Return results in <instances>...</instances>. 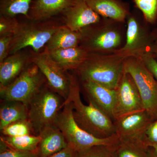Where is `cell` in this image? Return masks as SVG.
I'll list each match as a JSON object with an SVG mask.
<instances>
[{
	"label": "cell",
	"instance_id": "cell-13",
	"mask_svg": "<svg viewBox=\"0 0 157 157\" xmlns=\"http://www.w3.org/2000/svg\"><path fill=\"white\" fill-rule=\"evenodd\" d=\"M71 30L79 31L99 22L102 17L91 9L85 0H73L60 16Z\"/></svg>",
	"mask_w": 157,
	"mask_h": 157
},
{
	"label": "cell",
	"instance_id": "cell-26",
	"mask_svg": "<svg viewBox=\"0 0 157 157\" xmlns=\"http://www.w3.org/2000/svg\"><path fill=\"white\" fill-rule=\"evenodd\" d=\"M148 147L131 142H120L117 149V157H148Z\"/></svg>",
	"mask_w": 157,
	"mask_h": 157
},
{
	"label": "cell",
	"instance_id": "cell-20",
	"mask_svg": "<svg viewBox=\"0 0 157 157\" xmlns=\"http://www.w3.org/2000/svg\"><path fill=\"white\" fill-rule=\"evenodd\" d=\"M81 38L80 31L71 30L65 25L53 34L42 51L48 52L57 49L77 47L80 44Z\"/></svg>",
	"mask_w": 157,
	"mask_h": 157
},
{
	"label": "cell",
	"instance_id": "cell-1",
	"mask_svg": "<svg viewBox=\"0 0 157 157\" xmlns=\"http://www.w3.org/2000/svg\"><path fill=\"white\" fill-rule=\"evenodd\" d=\"M70 93L66 102L70 103L73 109V117L81 128L100 138H105L115 135L113 121L88 99L85 105L80 97V81L76 74L70 73Z\"/></svg>",
	"mask_w": 157,
	"mask_h": 157
},
{
	"label": "cell",
	"instance_id": "cell-6",
	"mask_svg": "<svg viewBox=\"0 0 157 157\" xmlns=\"http://www.w3.org/2000/svg\"><path fill=\"white\" fill-rule=\"evenodd\" d=\"M55 125L63 134L68 146L75 152L81 151L96 145H116L120 143L116 134L107 138H98L81 128L74 119L71 104L65 101Z\"/></svg>",
	"mask_w": 157,
	"mask_h": 157
},
{
	"label": "cell",
	"instance_id": "cell-14",
	"mask_svg": "<svg viewBox=\"0 0 157 157\" xmlns=\"http://www.w3.org/2000/svg\"><path fill=\"white\" fill-rule=\"evenodd\" d=\"M35 52L26 48L9 55L0 63V87L10 84L33 63Z\"/></svg>",
	"mask_w": 157,
	"mask_h": 157
},
{
	"label": "cell",
	"instance_id": "cell-22",
	"mask_svg": "<svg viewBox=\"0 0 157 157\" xmlns=\"http://www.w3.org/2000/svg\"><path fill=\"white\" fill-rule=\"evenodd\" d=\"M0 140L4 141L7 146L11 148L23 151H35L38 150L41 137L39 135H34L17 137L2 135Z\"/></svg>",
	"mask_w": 157,
	"mask_h": 157
},
{
	"label": "cell",
	"instance_id": "cell-28",
	"mask_svg": "<svg viewBox=\"0 0 157 157\" xmlns=\"http://www.w3.org/2000/svg\"><path fill=\"white\" fill-rule=\"evenodd\" d=\"M0 157H39L38 150L23 151L11 148L7 146L4 141L0 140Z\"/></svg>",
	"mask_w": 157,
	"mask_h": 157
},
{
	"label": "cell",
	"instance_id": "cell-9",
	"mask_svg": "<svg viewBox=\"0 0 157 157\" xmlns=\"http://www.w3.org/2000/svg\"><path fill=\"white\" fill-rule=\"evenodd\" d=\"M154 121L145 109L125 116L113 121L116 135L120 142H133L149 147L145 133Z\"/></svg>",
	"mask_w": 157,
	"mask_h": 157
},
{
	"label": "cell",
	"instance_id": "cell-11",
	"mask_svg": "<svg viewBox=\"0 0 157 157\" xmlns=\"http://www.w3.org/2000/svg\"><path fill=\"white\" fill-rule=\"evenodd\" d=\"M33 63L45 76L48 86L66 101L70 93V73L63 70L48 52L43 51L35 53Z\"/></svg>",
	"mask_w": 157,
	"mask_h": 157
},
{
	"label": "cell",
	"instance_id": "cell-18",
	"mask_svg": "<svg viewBox=\"0 0 157 157\" xmlns=\"http://www.w3.org/2000/svg\"><path fill=\"white\" fill-rule=\"evenodd\" d=\"M47 52L63 70L67 72L75 71L77 70L83 63L89 53L80 46L57 49Z\"/></svg>",
	"mask_w": 157,
	"mask_h": 157
},
{
	"label": "cell",
	"instance_id": "cell-35",
	"mask_svg": "<svg viewBox=\"0 0 157 157\" xmlns=\"http://www.w3.org/2000/svg\"><path fill=\"white\" fill-rule=\"evenodd\" d=\"M147 155L148 157H157V153L154 149L151 147H149L147 149Z\"/></svg>",
	"mask_w": 157,
	"mask_h": 157
},
{
	"label": "cell",
	"instance_id": "cell-32",
	"mask_svg": "<svg viewBox=\"0 0 157 157\" xmlns=\"http://www.w3.org/2000/svg\"><path fill=\"white\" fill-rule=\"evenodd\" d=\"M145 141L148 146L150 144H157V120L153 122L147 130Z\"/></svg>",
	"mask_w": 157,
	"mask_h": 157
},
{
	"label": "cell",
	"instance_id": "cell-25",
	"mask_svg": "<svg viewBox=\"0 0 157 157\" xmlns=\"http://www.w3.org/2000/svg\"><path fill=\"white\" fill-rule=\"evenodd\" d=\"M2 135L8 137H17L34 135L33 127L28 119L22 120L12 123L1 130Z\"/></svg>",
	"mask_w": 157,
	"mask_h": 157
},
{
	"label": "cell",
	"instance_id": "cell-27",
	"mask_svg": "<svg viewBox=\"0 0 157 157\" xmlns=\"http://www.w3.org/2000/svg\"><path fill=\"white\" fill-rule=\"evenodd\" d=\"M134 2L147 22L153 24L156 22L157 0H134Z\"/></svg>",
	"mask_w": 157,
	"mask_h": 157
},
{
	"label": "cell",
	"instance_id": "cell-7",
	"mask_svg": "<svg viewBox=\"0 0 157 157\" xmlns=\"http://www.w3.org/2000/svg\"><path fill=\"white\" fill-rule=\"evenodd\" d=\"M46 83L45 76L33 63L11 83L0 87L1 99L19 101L28 107L31 101Z\"/></svg>",
	"mask_w": 157,
	"mask_h": 157
},
{
	"label": "cell",
	"instance_id": "cell-3",
	"mask_svg": "<svg viewBox=\"0 0 157 157\" xmlns=\"http://www.w3.org/2000/svg\"><path fill=\"white\" fill-rule=\"evenodd\" d=\"M24 18L13 34L9 55L26 48L36 53L41 52L53 34L65 25L60 16L42 21Z\"/></svg>",
	"mask_w": 157,
	"mask_h": 157
},
{
	"label": "cell",
	"instance_id": "cell-29",
	"mask_svg": "<svg viewBox=\"0 0 157 157\" xmlns=\"http://www.w3.org/2000/svg\"><path fill=\"white\" fill-rule=\"evenodd\" d=\"M19 22L16 17L0 15V36L14 34L19 25Z\"/></svg>",
	"mask_w": 157,
	"mask_h": 157
},
{
	"label": "cell",
	"instance_id": "cell-23",
	"mask_svg": "<svg viewBox=\"0 0 157 157\" xmlns=\"http://www.w3.org/2000/svg\"><path fill=\"white\" fill-rule=\"evenodd\" d=\"M33 0H0V15L26 17Z\"/></svg>",
	"mask_w": 157,
	"mask_h": 157
},
{
	"label": "cell",
	"instance_id": "cell-24",
	"mask_svg": "<svg viewBox=\"0 0 157 157\" xmlns=\"http://www.w3.org/2000/svg\"><path fill=\"white\" fill-rule=\"evenodd\" d=\"M116 145H96L75 152V157H117Z\"/></svg>",
	"mask_w": 157,
	"mask_h": 157
},
{
	"label": "cell",
	"instance_id": "cell-30",
	"mask_svg": "<svg viewBox=\"0 0 157 157\" xmlns=\"http://www.w3.org/2000/svg\"><path fill=\"white\" fill-rule=\"evenodd\" d=\"M13 35L7 34L0 36V63L9 55Z\"/></svg>",
	"mask_w": 157,
	"mask_h": 157
},
{
	"label": "cell",
	"instance_id": "cell-10",
	"mask_svg": "<svg viewBox=\"0 0 157 157\" xmlns=\"http://www.w3.org/2000/svg\"><path fill=\"white\" fill-rule=\"evenodd\" d=\"M116 91L113 121L122 117L145 109L138 89L129 73L124 72Z\"/></svg>",
	"mask_w": 157,
	"mask_h": 157
},
{
	"label": "cell",
	"instance_id": "cell-5",
	"mask_svg": "<svg viewBox=\"0 0 157 157\" xmlns=\"http://www.w3.org/2000/svg\"><path fill=\"white\" fill-rule=\"evenodd\" d=\"M65 101L47 83L43 86L28 106V120L33 127L34 135H39L45 128L55 125Z\"/></svg>",
	"mask_w": 157,
	"mask_h": 157
},
{
	"label": "cell",
	"instance_id": "cell-17",
	"mask_svg": "<svg viewBox=\"0 0 157 157\" xmlns=\"http://www.w3.org/2000/svg\"><path fill=\"white\" fill-rule=\"evenodd\" d=\"M41 140L38 147L39 157H48L68 146L63 134L56 126L43 129L39 135Z\"/></svg>",
	"mask_w": 157,
	"mask_h": 157
},
{
	"label": "cell",
	"instance_id": "cell-16",
	"mask_svg": "<svg viewBox=\"0 0 157 157\" xmlns=\"http://www.w3.org/2000/svg\"><path fill=\"white\" fill-rule=\"evenodd\" d=\"M73 0H33L27 17L31 20H45L59 17Z\"/></svg>",
	"mask_w": 157,
	"mask_h": 157
},
{
	"label": "cell",
	"instance_id": "cell-8",
	"mask_svg": "<svg viewBox=\"0 0 157 157\" xmlns=\"http://www.w3.org/2000/svg\"><path fill=\"white\" fill-rule=\"evenodd\" d=\"M124 72L132 76L138 89L144 109L157 120V80L141 59L129 57L125 60Z\"/></svg>",
	"mask_w": 157,
	"mask_h": 157
},
{
	"label": "cell",
	"instance_id": "cell-19",
	"mask_svg": "<svg viewBox=\"0 0 157 157\" xmlns=\"http://www.w3.org/2000/svg\"><path fill=\"white\" fill-rule=\"evenodd\" d=\"M93 11L103 18L124 23L128 15L124 6L117 0H85Z\"/></svg>",
	"mask_w": 157,
	"mask_h": 157
},
{
	"label": "cell",
	"instance_id": "cell-4",
	"mask_svg": "<svg viewBox=\"0 0 157 157\" xmlns=\"http://www.w3.org/2000/svg\"><path fill=\"white\" fill-rule=\"evenodd\" d=\"M117 22L102 17L99 22L80 30L79 46L89 53H108L121 48L123 37Z\"/></svg>",
	"mask_w": 157,
	"mask_h": 157
},
{
	"label": "cell",
	"instance_id": "cell-21",
	"mask_svg": "<svg viewBox=\"0 0 157 157\" xmlns=\"http://www.w3.org/2000/svg\"><path fill=\"white\" fill-rule=\"evenodd\" d=\"M28 119V107L19 101H2L0 107V130L12 123Z\"/></svg>",
	"mask_w": 157,
	"mask_h": 157
},
{
	"label": "cell",
	"instance_id": "cell-31",
	"mask_svg": "<svg viewBox=\"0 0 157 157\" xmlns=\"http://www.w3.org/2000/svg\"><path fill=\"white\" fill-rule=\"evenodd\" d=\"M138 58L141 59L147 68L157 80V61L151 51L144 54Z\"/></svg>",
	"mask_w": 157,
	"mask_h": 157
},
{
	"label": "cell",
	"instance_id": "cell-36",
	"mask_svg": "<svg viewBox=\"0 0 157 157\" xmlns=\"http://www.w3.org/2000/svg\"><path fill=\"white\" fill-rule=\"evenodd\" d=\"M148 147H152L155 150V151L157 153V144H149Z\"/></svg>",
	"mask_w": 157,
	"mask_h": 157
},
{
	"label": "cell",
	"instance_id": "cell-33",
	"mask_svg": "<svg viewBox=\"0 0 157 157\" xmlns=\"http://www.w3.org/2000/svg\"><path fill=\"white\" fill-rule=\"evenodd\" d=\"M75 152L69 146L48 157H75Z\"/></svg>",
	"mask_w": 157,
	"mask_h": 157
},
{
	"label": "cell",
	"instance_id": "cell-34",
	"mask_svg": "<svg viewBox=\"0 0 157 157\" xmlns=\"http://www.w3.org/2000/svg\"><path fill=\"white\" fill-rule=\"evenodd\" d=\"M152 41L151 52L157 61V27L152 33Z\"/></svg>",
	"mask_w": 157,
	"mask_h": 157
},
{
	"label": "cell",
	"instance_id": "cell-12",
	"mask_svg": "<svg viewBox=\"0 0 157 157\" xmlns=\"http://www.w3.org/2000/svg\"><path fill=\"white\" fill-rule=\"evenodd\" d=\"M152 41V33L144 30L135 17L129 16L125 43L117 51L125 57L138 58L151 51Z\"/></svg>",
	"mask_w": 157,
	"mask_h": 157
},
{
	"label": "cell",
	"instance_id": "cell-15",
	"mask_svg": "<svg viewBox=\"0 0 157 157\" xmlns=\"http://www.w3.org/2000/svg\"><path fill=\"white\" fill-rule=\"evenodd\" d=\"M80 81L87 95L88 99L105 113L113 121V110L115 106L116 91L90 80Z\"/></svg>",
	"mask_w": 157,
	"mask_h": 157
},
{
	"label": "cell",
	"instance_id": "cell-2",
	"mask_svg": "<svg viewBox=\"0 0 157 157\" xmlns=\"http://www.w3.org/2000/svg\"><path fill=\"white\" fill-rule=\"evenodd\" d=\"M126 58L117 50L111 53H89L74 72L79 81L90 80L116 90L124 73Z\"/></svg>",
	"mask_w": 157,
	"mask_h": 157
}]
</instances>
